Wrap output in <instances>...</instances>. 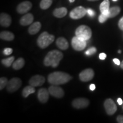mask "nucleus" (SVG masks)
Masks as SVG:
<instances>
[{"instance_id": "obj_29", "label": "nucleus", "mask_w": 123, "mask_h": 123, "mask_svg": "<svg viewBox=\"0 0 123 123\" xmlns=\"http://www.w3.org/2000/svg\"><path fill=\"white\" fill-rule=\"evenodd\" d=\"M108 18V16L107 15L103 14L101 13L99 17V21L100 23H104L107 21V19Z\"/></svg>"}, {"instance_id": "obj_31", "label": "nucleus", "mask_w": 123, "mask_h": 123, "mask_svg": "<svg viewBox=\"0 0 123 123\" xmlns=\"http://www.w3.org/2000/svg\"><path fill=\"white\" fill-rule=\"evenodd\" d=\"M87 12L88 14L90 15V17H93L95 15V12L91 9H88L87 10Z\"/></svg>"}, {"instance_id": "obj_3", "label": "nucleus", "mask_w": 123, "mask_h": 123, "mask_svg": "<svg viewBox=\"0 0 123 123\" xmlns=\"http://www.w3.org/2000/svg\"><path fill=\"white\" fill-rule=\"evenodd\" d=\"M55 37L47 32H43L39 35L37 39V44L40 48L45 49L54 42Z\"/></svg>"}, {"instance_id": "obj_42", "label": "nucleus", "mask_w": 123, "mask_h": 123, "mask_svg": "<svg viewBox=\"0 0 123 123\" xmlns=\"http://www.w3.org/2000/svg\"><path fill=\"white\" fill-rule=\"evenodd\" d=\"M112 1H117V0H112Z\"/></svg>"}, {"instance_id": "obj_18", "label": "nucleus", "mask_w": 123, "mask_h": 123, "mask_svg": "<svg viewBox=\"0 0 123 123\" xmlns=\"http://www.w3.org/2000/svg\"><path fill=\"white\" fill-rule=\"evenodd\" d=\"M110 3L109 0H104L101 2L100 5V10L101 13L103 14L109 15V10H110ZM109 18V17H108Z\"/></svg>"}, {"instance_id": "obj_35", "label": "nucleus", "mask_w": 123, "mask_h": 123, "mask_svg": "<svg viewBox=\"0 0 123 123\" xmlns=\"http://www.w3.org/2000/svg\"><path fill=\"white\" fill-rule=\"evenodd\" d=\"M113 61L115 64H117V65H120V64H121L120 61L118 59H117V58H115V59H113Z\"/></svg>"}, {"instance_id": "obj_17", "label": "nucleus", "mask_w": 123, "mask_h": 123, "mask_svg": "<svg viewBox=\"0 0 123 123\" xmlns=\"http://www.w3.org/2000/svg\"><path fill=\"white\" fill-rule=\"evenodd\" d=\"M56 44L58 47V48L63 50H67L69 47L68 42L63 37L58 38L56 41Z\"/></svg>"}, {"instance_id": "obj_5", "label": "nucleus", "mask_w": 123, "mask_h": 123, "mask_svg": "<svg viewBox=\"0 0 123 123\" xmlns=\"http://www.w3.org/2000/svg\"><path fill=\"white\" fill-rule=\"evenodd\" d=\"M71 45L73 49L78 51L83 50L87 46V42L85 39L75 36L73 37L71 41Z\"/></svg>"}, {"instance_id": "obj_38", "label": "nucleus", "mask_w": 123, "mask_h": 123, "mask_svg": "<svg viewBox=\"0 0 123 123\" xmlns=\"http://www.w3.org/2000/svg\"><path fill=\"white\" fill-rule=\"evenodd\" d=\"M120 67H121V68L123 69V61L121 62V64H120Z\"/></svg>"}, {"instance_id": "obj_32", "label": "nucleus", "mask_w": 123, "mask_h": 123, "mask_svg": "<svg viewBox=\"0 0 123 123\" xmlns=\"http://www.w3.org/2000/svg\"><path fill=\"white\" fill-rule=\"evenodd\" d=\"M118 25H119V27L120 30H123V17L122 18L120 19L119 24H118Z\"/></svg>"}, {"instance_id": "obj_34", "label": "nucleus", "mask_w": 123, "mask_h": 123, "mask_svg": "<svg viewBox=\"0 0 123 123\" xmlns=\"http://www.w3.org/2000/svg\"><path fill=\"white\" fill-rule=\"evenodd\" d=\"M106 57H107V55H106V54H105V53H102L100 54V55H99V58H100V59H101V60H104V59H105Z\"/></svg>"}, {"instance_id": "obj_22", "label": "nucleus", "mask_w": 123, "mask_h": 123, "mask_svg": "<svg viewBox=\"0 0 123 123\" xmlns=\"http://www.w3.org/2000/svg\"><path fill=\"white\" fill-rule=\"evenodd\" d=\"M25 60L24 58H19L18 59H17L15 62H14L13 63V68L15 70H20L25 65Z\"/></svg>"}, {"instance_id": "obj_13", "label": "nucleus", "mask_w": 123, "mask_h": 123, "mask_svg": "<svg viewBox=\"0 0 123 123\" xmlns=\"http://www.w3.org/2000/svg\"><path fill=\"white\" fill-rule=\"evenodd\" d=\"M32 7V4L30 1H24L18 5L17 11L19 14H24L29 11Z\"/></svg>"}, {"instance_id": "obj_7", "label": "nucleus", "mask_w": 123, "mask_h": 123, "mask_svg": "<svg viewBox=\"0 0 123 123\" xmlns=\"http://www.w3.org/2000/svg\"><path fill=\"white\" fill-rule=\"evenodd\" d=\"M87 13V10L84 7L78 6L70 12V17L72 19H78L84 17Z\"/></svg>"}, {"instance_id": "obj_36", "label": "nucleus", "mask_w": 123, "mask_h": 123, "mask_svg": "<svg viewBox=\"0 0 123 123\" xmlns=\"http://www.w3.org/2000/svg\"><path fill=\"white\" fill-rule=\"evenodd\" d=\"M95 88H96V87H95L94 84H91L90 86V89L91 91H94L95 90Z\"/></svg>"}, {"instance_id": "obj_11", "label": "nucleus", "mask_w": 123, "mask_h": 123, "mask_svg": "<svg viewBox=\"0 0 123 123\" xmlns=\"http://www.w3.org/2000/svg\"><path fill=\"white\" fill-rule=\"evenodd\" d=\"M49 92L51 95L56 98H62L64 95L63 90L58 85L50 86L49 88Z\"/></svg>"}, {"instance_id": "obj_26", "label": "nucleus", "mask_w": 123, "mask_h": 123, "mask_svg": "<svg viewBox=\"0 0 123 123\" xmlns=\"http://www.w3.org/2000/svg\"><path fill=\"white\" fill-rule=\"evenodd\" d=\"M14 56H11V57L2 59V61H1V63H2L5 66L9 67L13 63V62L14 61Z\"/></svg>"}, {"instance_id": "obj_21", "label": "nucleus", "mask_w": 123, "mask_h": 123, "mask_svg": "<svg viewBox=\"0 0 123 123\" xmlns=\"http://www.w3.org/2000/svg\"><path fill=\"white\" fill-rule=\"evenodd\" d=\"M0 38L1 39L5 40V41H12L14 38V35L10 31H4L0 33Z\"/></svg>"}, {"instance_id": "obj_1", "label": "nucleus", "mask_w": 123, "mask_h": 123, "mask_svg": "<svg viewBox=\"0 0 123 123\" xmlns=\"http://www.w3.org/2000/svg\"><path fill=\"white\" fill-rule=\"evenodd\" d=\"M72 79L68 74L63 72H54L51 73L48 76V81L53 85H61L68 82Z\"/></svg>"}, {"instance_id": "obj_8", "label": "nucleus", "mask_w": 123, "mask_h": 123, "mask_svg": "<svg viewBox=\"0 0 123 123\" xmlns=\"http://www.w3.org/2000/svg\"><path fill=\"white\" fill-rule=\"evenodd\" d=\"M104 108L105 111L108 115H113L117 111V106L113 100L108 99L104 101Z\"/></svg>"}, {"instance_id": "obj_15", "label": "nucleus", "mask_w": 123, "mask_h": 123, "mask_svg": "<svg viewBox=\"0 0 123 123\" xmlns=\"http://www.w3.org/2000/svg\"><path fill=\"white\" fill-rule=\"evenodd\" d=\"M12 18L9 14L1 13L0 15V24L3 27H7L11 25Z\"/></svg>"}, {"instance_id": "obj_24", "label": "nucleus", "mask_w": 123, "mask_h": 123, "mask_svg": "<svg viewBox=\"0 0 123 123\" xmlns=\"http://www.w3.org/2000/svg\"><path fill=\"white\" fill-rule=\"evenodd\" d=\"M120 7L119 6H114L110 9L109 10V18H113L118 15L120 12Z\"/></svg>"}, {"instance_id": "obj_27", "label": "nucleus", "mask_w": 123, "mask_h": 123, "mask_svg": "<svg viewBox=\"0 0 123 123\" xmlns=\"http://www.w3.org/2000/svg\"><path fill=\"white\" fill-rule=\"evenodd\" d=\"M7 83H8V80H7V78H5V77L1 78L0 79V90H2L5 87H6Z\"/></svg>"}, {"instance_id": "obj_4", "label": "nucleus", "mask_w": 123, "mask_h": 123, "mask_svg": "<svg viewBox=\"0 0 123 123\" xmlns=\"http://www.w3.org/2000/svg\"><path fill=\"white\" fill-rule=\"evenodd\" d=\"M75 35L87 41L91 38V29L86 25H80L75 31Z\"/></svg>"}, {"instance_id": "obj_37", "label": "nucleus", "mask_w": 123, "mask_h": 123, "mask_svg": "<svg viewBox=\"0 0 123 123\" xmlns=\"http://www.w3.org/2000/svg\"><path fill=\"white\" fill-rule=\"evenodd\" d=\"M117 103H118V104H119V105H121V104H123L122 99H121V98H119V99H117Z\"/></svg>"}, {"instance_id": "obj_9", "label": "nucleus", "mask_w": 123, "mask_h": 123, "mask_svg": "<svg viewBox=\"0 0 123 123\" xmlns=\"http://www.w3.org/2000/svg\"><path fill=\"white\" fill-rule=\"evenodd\" d=\"M94 71L91 68H87L81 72L79 74V79L81 81H88L91 80L94 77Z\"/></svg>"}, {"instance_id": "obj_25", "label": "nucleus", "mask_w": 123, "mask_h": 123, "mask_svg": "<svg viewBox=\"0 0 123 123\" xmlns=\"http://www.w3.org/2000/svg\"><path fill=\"white\" fill-rule=\"evenodd\" d=\"M52 3H53L52 0H42L40 3V7L42 9L46 10L50 7Z\"/></svg>"}, {"instance_id": "obj_28", "label": "nucleus", "mask_w": 123, "mask_h": 123, "mask_svg": "<svg viewBox=\"0 0 123 123\" xmlns=\"http://www.w3.org/2000/svg\"><path fill=\"white\" fill-rule=\"evenodd\" d=\"M96 49L94 47H91L89 49H88L87 51H86L85 54L87 55H91L92 54H95V53L96 52Z\"/></svg>"}, {"instance_id": "obj_16", "label": "nucleus", "mask_w": 123, "mask_h": 123, "mask_svg": "<svg viewBox=\"0 0 123 123\" xmlns=\"http://www.w3.org/2000/svg\"><path fill=\"white\" fill-rule=\"evenodd\" d=\"M34 21V16L32 14L28 13L22 17L20 19V24L22 26H27L31 24Z\"/></svg>"}, {"instance_id": "obj_14", "label": "nucleus", "mask_w": 123, "mask_h": 123, "mask_svg": "<svg viewBox=\"0 0 123 123\" xmlns=\"http://www.w3.org/2000/svg\"><path fill=\"white\" fill-rule=\"evenodd\" d=\"M49 92L46 88L39 89L38 92V100L42 103H46L49 99Z\"/></svg>"}, {"instance_id": "obj_10", "label": "nucleus", "mask_w": 123, "mask_h": 123, "mask_svg": "<svg viewBox=\"0 0 123 123\" xmlns=\"http://www.w3.org/2000/svg\"><path fill=\"white\" fill-rule=\"evenodd\" d=\"M90 104V101L86 98H76L72 102V105L75 108L81 109L87 108Z\"/></svg>"}, {"instance_id": "obj_33", "label": "nucleus", "mask_w": 123, "mask_h": 123, "mask_svg": "<svg viewBox=\"0 0 123 123\" xmlns=\"http://www.w3.org/2000/svg\"><path fill=\"white\" fill-rule=\"evenodd\" d=\"M117 121L119 123H123V115H119L117 117Z\"/></svg>"}, {"instance_id": "obj_30", "label": "nucleus", "mask_w": 123, "mask_h": 123, "mask_svg": "<svg viewBox=\"0 0 123 123\" xmlns=\"http://www.w3.org/2000/svg\"><path fill=\"white\" fill-rule=\"evenodd\" d=\"M3 53H4V54L5 55H9L12 54V53H13V49L11 48H9V47H7V48H5L4 50Z\"/></svg>"}, {"instance_id": "obj_20", "label": "nucleus", "mask_w": 123, "mask_h": 123, "mask_svg": "<svg viewBox=\"0 0 123 123\" xmlns=\"http://www.w3.org/2000/svg\"><path fill=\"white\" fill-rule=\"evenodd\" d=\"M67 13V9L66 7H62L55 9L53 12V15L55 17L63 18L66 16Z\"/></svg>"}, {"instance_id": "obj_2", "label": "nucleus", "mask_w": 123, "mask_h": 123, "mask_svg": "<svg viewBox=\"0 0 123 123\" xmlns=\"http://www.w3.org/2000/svg\"><path fill=\"white\" fill-rule=\"evenodd\" d=\"M63 58V55L59 51L54 50L49 52L43 61L46 66H51L55 68L59 65L60 62Z\"/></svg>"}, {"instance_id": "obj_41", "label": "nucleus", "mask_w": 123, "mask_h": 123, "mask_svg": "<svg viewBox=\"0 0 123 123\" xmlns=\"http://www.w3.org/2000/svg\"><path fill=\"white\" fill-rule=\"evenodd\" d=\"M118 52H119V53H121V50H119V51H118Z\"/></svg>"}, {"instance_id": "obj_19", "label": "nucleus", "mask_w": 123, "mask_h": 123, "mask_svg": "<svg viewBox=\"0 0 123 123\" xmlns=\"http://www.w3.org/2000/svg\"><path fill=\"white\" fill-rule=\"evenodd\" d=\"M41 28V24L39 22L33 23L29 28V33L31 35L36 34L39 31Z\"/></svg>"}, {"instance_id": "obj_40", "label": "nucleus", "mask_w": 123, "mask_h": 123, "mask_svg": "<svg viewBox=\"0 0 123 123\" xmlns=\"http://www.w3.org/2000/svg\"><path fill=\"white\" fill-rule=\"evenodd\" d=\"M90 1H98V0H88Z\"/></svg>"}, {"instance_id": "obj_39", "label": "nucleus", "mask_w": 123, "mask_h": 123, "mask_svg": "<svg viewBox=\"0 0 123 123\" xmlns=\"http://www.w3.org/2000/svg\"><path fill=\"white\" fill-rule=\"evenodd\" d=\"M69 1H70V2L71 3H73V2H74L75 0H69Z\"/></svg>"}, {"instance_id": "obj_12", "label": "nucleus", "mask_w": 123, "mask_h": 123, "mask_svg": "<svg viewBox=\"0 0 123 123\" xmlns=\"http://www.w3.org/2000/svg\"><path fill=\"white\" fill-rule=\"evenodd\" d=\"M44 82H45V78L39 75H34L31 78L29 81L30 85L34 87L42 86Z\"/></svg>"}, {"instance_id": "obj_6", "label": "nucleus", "mask_w": 123, "mask_h": 123, "mask_svg": "<svg viewBox=\"0 0 123 123\" xmlns=\"http://www.w3.org/2000/svg\"><path fill=\"white\" fill-rule=\"evenodd\" d=\"M22 86V80L18 78H13L8 81L6 86L7 91L14 92L18 90Z\"/></svg>"}, {"instance_id": "obj_23", "label": "nucleus", "mask_w": 123, "mask_h": 123, "mask_svg": "<svg viewBox=\"0 0 123 123\" xmlns=\"http://www.w3.org/2000/svg\"><path fill=\"white\" fill-rule=\"evenodd\" d=\"M35 92V90L34 87L32 86H28L25 87L22 91V95L24 98H27L29 95L32 93H34Z\"/></svg>"}]
</instances>
